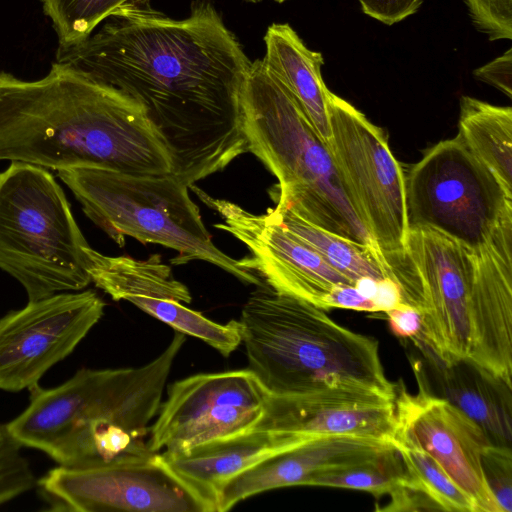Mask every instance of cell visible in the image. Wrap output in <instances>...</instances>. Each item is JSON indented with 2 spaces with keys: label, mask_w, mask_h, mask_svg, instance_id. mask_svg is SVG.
I'll use <instances>...</instances> for the list:
<instances>
[{
  "label": "cell",
  "mask_w": 512,
  "mask_h": 512,
  "mask_svg": "<svg viewBox=\"0 0 512 512\" xmlns=\"http://www.w3.org/2000/svg\"><path fill=\"white\" fill-rule=\"evenodd\" d=\"M20 445L0 425V505L33 489L38 481Z\"/></svg>",
  "instance_id": "obj_28"
},
{
  "label": "cell",
  "mask_w": 512,
  "mask_h": 512,
  "mask_svg": "<svg viewBox=\"0 0 512 512\" xmlns=\"http://www.w3.org/2000/svg\"><path fill=\"white\" fill-rule=\"evenodd\" d=\"M486 481L502 512L512 511V455L510 446L490 444L482 452Z\"/></svg>",
  "instance_id": "obj_29"
},
{
  "label": "cell",
  "mask_w": 512,
  "mask_h": 512,
  "mask_svg": "<svg viewBox=\"0 0 512 512\" xmlns=\"http://www.w3.org/2000/svg\"><path fill=\"white\" fill-rule=\"evenodd\" d=\"M359 3L364 14L390 26L415 14L423 0H359Z\"/></svg>",
  "instance_id": "obj_31"
},
{
  "label": "cell",
  "mask_w": 512,
  "mask_h": 512,
  "mask_svg": "<svg viewBox=\"0 0 512 512\" xmlns=\"http://www.w3.org/2000/svg\"><path fill=\"white\" fill-rule=\"evenodd\" d=\"M397 449L388 441L353 435L315 437L273 453L230 478L217 498V512H225L259 493L308 485L322 473L376 459Z\"/></svg>",
  "instance_id": "obj_19"
},
{
  "label": "cell",
  "mask_w": 512,
  "mask_h": 512,
  "mask_svg": "<svg viewBox=\"0 0 512 512\" xmlns=\"http://www.w3.org/2000/svg\"><path fill=\"white\" fill-rule=\"evenodd\" d=\"M185 336L175 331L168 346L143 366L83 368L57 387H35L26 409L6 424L8 432L65 467L90 465L93 437L110 427L146 437Z\"/></svg>",
  "instance_id": "obj_5"
},
{
  "label": "cell",
  "mask_w": 512,
  "mask_h": 512,
  "mask_svg": "<svg viewBox=\"0 0 512 512\" xmlns=\"http://www.w3.org/2000/svg\"><path fill=\"white\" fill-rule=\"evenodd\" d=\"M262 62L288 90L327 143L330 137L328 93L321 73L320 52L310 50L289 24L274 23L264 35Z\"/></svg>",
  "instance_id": "obj_22"
},
{
  "label": "cell",
  "mask_w": 512,
  "mask_h": 512,
  "mask_svg": "<svg viewBox=\"0 0 512 512\" xmlns=\"http://www.w3.org/2000/svg\"><path fill=\"white\" fill-rule=\"evenodd\" d=\"M274 210L288 233L317 252L332 268L353 283L364 277L377 281L392 279L390 268L378 249L316 227L290 210Z\"/></svg>",
  "instance_id": "obj_24"
},
{
  "label": "cell",
  "mask_w": 512,
  "mask_h": 512,
  "mask_svg": "<svg viewBox=\"0 0 512 512\" xmlns=\"http://www.w3.org/2000/svg\"><path fill=\"white\" fill-rule=\"evenodd\" d=\"M275 1H276V2H278V3H283V2H285L286 0H275Z\"/></svg>",
  "instance_id": "obj_38"
},
{
  "label": "cell",
  "mask_w": 512,
  "mask_h": 512,
  "mask_svg": "<svg viewBox=\"0 0 512 512\" xmlns=\"http://www.w3.org/2000/svg\"><path fill=\"white\" fill-rule=\"evenodd\" d=\"M85 215L119 246L125 237L177 252L170 261L182 265L204 261L245 284L264 283L250 258L234 259L213 242L188 186L173 173L133 175L98 167L57 171Z\"/></svg>",
  "instance_id": "obj_6"
},
{
  "label": "cell",
  "mask_w": 512,
  "mask_h": 512,
  "mask_svg": "<svg viewBox=\"0 0 512 512\" xmlns=\"http://www.w3.org/2000/svg\"><path fill=\"white\" fill-rule=\"evenodd\" d=\"M407 482V473L397 449L360 465L332 470L313 477L308 486L360 490L380 497Z\"/></svg>",
  "instance_id": "obj_25"
},
{
  "label": "cell",
  "mask_w": 512,
  "mask_h": 512,
  "mask_svg": "<svg viewBox=\"0 0 512 512\" xmlns=\"http://www.w3.org/2000/svg\"><path fill=\"white\" fill-rule=\"evenodd\" d=\"M240 104L248 150L278 180L270 191L275 208L379 250L353 206L327 143L262 60L251 62Z\"/></svg>",
  "instance_id": "obj_4"
},
{
  "label": "cell",
  "mask_w": 512,
  "mask_h": 512,
  "mask_svg": "<svg viewBox=\"0 0 512 512\" xmlns=\"http://www.w3.org/2000/svg\"><path fill=\"white\" fill-rule=\"evenodd\" d=\"M255 430L310 438L353 435L394 444L395 397L357 388H330L313 393L276 396L267 393Z\"/></svg>",
  "instance_id": "obj_17"
},
{
  "label": "cell",
  "mask_w": 512,
  "mask_h": 512,
  "mask_svg": "<svg viewBox=\"0 0 512 512\" xmlns=\"http://www.w3.org/2000/svg\"><path fill=\"white\" fill-rule=\"evenodd\" d=\"M328 118L327 145L360 219L383 256L406 253L405 174L384 132L331 91Z\"/></svg>",
  "instance_id": "obj_9"
},
{
  "label": "cell",
  "mask_w": 512,
  "mask_h": 512,
  "mask_svg": "<svg viewBox=\"0 0 512 512\" xmlns=\"http://www.w3.org/2000/svg\"><path fill=\"white\" fill-rule=\"evenodd\" d=\"M189 188L223 220L214 227L248 248L253 268L273 290L325 309V299L336 285H354L288 233L274 209L254 214L229 200L214 198L194 184Z\"/></svg>",
  "instance_id": "obj_13"
},
{
  "label": "cell",
  "mask_w": 512,
  "mask_h": 512,
  "mask_svg": "<svg viewBox=\"0 0 512 512\" xmlns=\"http://www.w3.org/2000/svg\"><path fill=\"white\" fill-rule=\"evenodd\" d=\"M410 355L418 390L441 398L474 421L494 445L512 440V385L468 357L446 364L418 339Z\"/></svg>",
  "instance_id": "obj_20"
},
{
  "label": "cell",
  "mask_w": 512,
  "mask_h": 512,
  "mask_svg": "<svg viewBox=\"0 0 512 512\" xmlns=\"http://www.w3.org/2000/svg\"><path fill=\"white\" fill-rule=\"evenodd\" d=\"M40 1L52 22L59 46H70L91 35L113 11L131 0Z\"/></svg>",
  "instance_id": "obj_27"
},
{
  "label": "cell",
  "mask_w": 512,
  "mask_h": 512,
  "mask_svg": "<svg viewBox=\"0 0 512 512\" xmlns=\"http://www.w3.org/2000/svg\"><path fill=\"white\" fill-rule=\"evenodd\" d=\"M408 483L421 490L443 511L477 512L474 502L428 454L415 448L397 447Z\"/></svg>",
  "instance_id": "obj_26"
},
{
  "label": "cell",
  "mask_w": 512,
  "mask_h": 512,
  "mask_svg": "<svg viewBox=\"0 0 512 512\" xmlns=\"http://www.w3.org/2000/svg\"><path fill=\"white\" fill-rule=\"evenodd\" d=\"M56 62L140 103L188 187L249 152L240 96L251 61L207 0L173 19L149 0L113 11Z\"/></svg>",
  "instance_id": "obj_1"
},
{
  "label": "cell",
  "mask_w": 512,
  "mask_h": 512,
  "mask_svg": "<svg viewBox=\"0 0 512 512\" xmlns=\"http://www.w3.org/2000/svg\"><path fill=\"white\" fill-rule=\"evenodd\" d=\"M377 282L375 279L364 277L356 280L354 285L363 296L372 300L376 292Z\"/></svg>",
  "instance_id": "obj_36"
},
{
  "label": "cell",
  "mask_w": 512,
  "mask_h": 512,
  "mask_svg": "<svg viewBox=\"0 0 512 512\" xmlns=\"http://www.w3.org/2000/svg\"><path fill=\"white\" fill-rule=\"evenodd\" d=\"M37 484L50 510L216 512L162 454L152 451L83 467L58 466Z\"/></svg>",
  "instance_id": "obj_10"
},
{
  "label": "cell",
  "mask_w": 512,
  "mask_h": 512,
  "mask_svg": "<svg viewBox=\"0 0 512 512\" xmlns=\"http://www.w3.org/2000/svg\"><path fill=\"white\" fill-rule=\"evenodd\" d=\"M87 271L91 283L113 300H125L175 331L192 336L228 357L241 344L239 321L219 324L187 305L188 287L177 280L159 254L146 259L104 255L87 249Z\"/></svg>",
  "instance_id": "obj_16"
},
{
  "label": "cell",
  "mask_w": 512,
  "mask_h": 512,
  "mask_svg": "<svg viewBox=\"0 0 512 512\" xmlns=\"http://www.w3.org/2000/svg\"><path fill=\"white\" fill-rule=\"evenodd\" d=\"M471 254L468 358L512 385V214Z\"/></svg>",
  "instance_id": "obj_18"
},
{
  "label": "cell",
  "mask_w": 512,
  "mask_h": 512,
  "mask_svg": "<svg viewBox=\"0 0 512 512\" xmlns=\"http://www.w3.org/2000/svg\"><path fill=\"white\" fill-rule=\"evenodd\" d=\"M384 313L395 336L412 339L420 334L422 316L418 309L402 303Z\"/></svg>",
  "instance_id": "obj_33"
},
{
  "label": "cell",
  "mask_w": 512,
  "mask_h": 512,
  "mask_svg": "<svg viewBox=\"0 0 512 512\" xmlns=\"http://www.w3.org/2000/svg\"><path fill=\"white\" fill-rule=\"evenodd\" d=\"M474 76L512 97V49L493 59L489 63L477 68Z\"/></svg>",
  "instance_id": "obj_32"
},
{
  "label": "cell",
  "mask_w": 512,
  "mask_h": 512,
  "mask_svg": "<svg viewBox=\"0 0 512 512\" xmlns=\"http://www.w3.org/2000/svg\"><path fill=\"white\" fill-rule=\"evenodd\" d=\"M267 392L249 369L196 374L174 382L149 427L148 448L185 452L217 438L252 430Z\"/></svg>",
  "instance_id": "obj_11"
},
{
  "label": "cell",
  "mask_w": 512,
  "mask_h": 512,
  "mask_svg": "<svg viewBox=\"0 0 512 512\" xmlns=\"http://www.w3.org/2000/svg\"><path fill=\"white\" fill-rule=\"evenodd\" d=\"M372 301L377 312H386L402 304V293L397 282L391 278L379 280Z\"/></svg>",
  "instance_id": "obj_35"
},
{
  "label": "cell",
  "mask_w": 512,
  "mask_h": 512,
  "mask_svg": "<svg viewBox=\"0 0 512 512\" xmlns=\"http://www.w3.org/2000/svg\"><path fill=\"white\" fill-rule=\"evenodd\" d=\"M0 160L55 171H174L170 151L140 103L59 62L37 80L0 72Z\"/></svg>",
  "instance_id": "obj_2"
},
{
  "label": "cell",
  "mask_w": 512,
  "mask_h": 512,
  "mask_svg": "<svg viewBox=\"0 0 512 512\" xmlns=\"http://www.w3.org/2000/svg\"><path fill=\"white\" fill-rule=\"evenodd\" d=\"M247 2H251V3H258V2H261L262 0H245Z\"/></svg>",
  "instance_id": "obj_37"
},
{
  "label": "cell",
  "mask_w": 512,
  "mask_h": 512,
  "mask_svg": "<svg viewBox=\"0 0 512 512\" xmlns=\"http://www.w3.org/2000/svg\"><path fill=\"white\" fill-rule=\"evenodd\" d=\"M406 253L424 301L421 332L412 339L422 341L446 364L468 357L471 251L431 229L409 227Z\"/></svg>",
  "instance_id": "obj_14"
},
{
  "label": "cell",
  "mask_w": 512,
  "mask_h": 512,
  "mask_svg": "<svg viewBox=\"0 0 512 512\" xmlns=\"http://www.w3.org/2000/svg\"><path fill=\"white\" fill-rule=\"evenodd\" d=\"M94 290L62 292L28 301L0 318V389L32 390L71 354L104 314Z\"/></svg>",
  "instance_id": "obj_12"
},
{
  "label": "cell",
  "mask_w": 512,
  "mask_h": 512,
  "mask_svg": "<svg viewBox=\"0 0 512 512\" xmlns=\"http://www.w3.org/2000/svg\"><path fill=\"white\" fill-rule=\"evenodd\" d=\"M89 246L46 168L11 162L0 172V269L28 301L87 287Z\"/></svg>",
  "instance_id": "obj_7"
},
{
  "label": "cell",
  "mask_w": 512,
  "mask_h": 512,
  "mask_svg": "<svg viewBox=\"0 0 512 512\" xmlns=\"http://www.w3.org/2000/svg\"><path fill=\"white\" fill-rule=\"evenodd\" d=\"M330 308L377 312L373 301L363 296L353 284H339L331 290L325 299V309Z\"/></svg>",
  "instance_id": "obj_34"
},
{
  "label": "cell",
  "mask_w": 512,
  "mask_h": 512,
  "mask_svg": "<svg viewBox=\"0 0 512 512\" xmlns=\"http://www.w3.org/2000/svg\"><path fill=\"white\" fill-rule=\"evenodd\" d=\"M475 28L490 41L512 39V0H464Z\"/></svg>",
  "instance_id": "obj_30"
},
{
  "label": "cell",
  "mask_w": 512,
  "mask_h": 512,
  "mask_svg": "<svg viewBox=\"0 0 512 512\" xmlns=\"http://www.w3.org/2000/svg\"><path fill=\"white\" fill-rule=\"evenodd\" d=\"M457 136L512 196V109L462 96Z\"/></svg>",
  "instance_id": "obj_23"
},
{
  "label": "cell",
  "mask_w": 512,
  "mask_h": 512,
  "mask_svg": "<svg viewBox=\"0 0 512 512\" xmlns=\"http://www.w3.org/2000/svg\"><path fill=\"white\" fill-rule=\"evenodd\" d=\"M409 227L426 228L469 251L489 242L512 213V196L458 137L438 142L405 176Z\"/></svg>",
  "instance_id": "obj_8"
},
{
  "label": "cell",
  "mask_w": 512,
  "mask_h": 512,
  "mask_svg": "<svg viewBox=\"0 0 512 512\" xmlns=\"http://www.w3.org/2000/svg\"><path fill=\"white\" fill-rule=\"evenodd\" d=\"M394 445L432 457L474 502L477 512H502L484 475L482 452L491 443L484 431L449 402L396 384Z\"/></svg>",
  "instance_id": "obj_15"
},
{
  "label": "cell",
  "mask_w": 512,
  "mask_h": 512,
  "mask_svg": "<svg viewBox=\"0 0 512 512\" xmlns=\"http://www.w3.org/2000/svg\"><path fill=\"white\" fill-rule=\"evenodd\" d=\"M238 321L248 369L270 395L342 387L395 397L396 384L385 375L378 341L343 327L324 309L263 283Z\"/></svg>",
  "instance_id": "obj_3"
},
{
  "label": "cell",
  "mask_w": 512,
  "mask_h": 512,
  "mask_svg": "<svg viewBox=\"0 0 512 512\" xmlns=\"http://www.w3.org/2000/svg\"><path fill=\"white\" fill-rule=\"evenodd\" d=\"M300 442L292 435L248 430L210 440L185 452L161 453L168 465L216 507L222 486L258 461Z\"/></svg>",
  "instance_id": "obj_21"
}]
</instances>
